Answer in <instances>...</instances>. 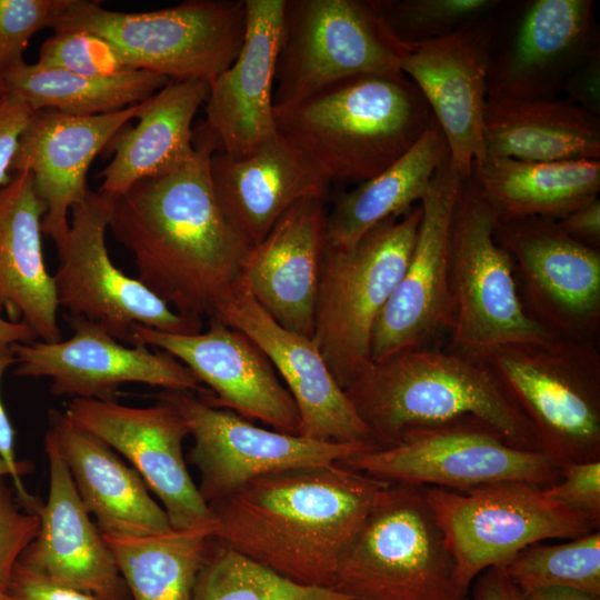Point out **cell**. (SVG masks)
Segmentation results:
<instances>
[{
	"mask_svg": "<svg viewBox=\"0 0 600 600\" xmlns=\"http://www.w3.org/2000/svg\"><path fill=\"white\" fill-rule=\"evenodd\" d=\"M67 320L72 329L67 340L11 344L17 376L51 379L54 396L98 400H116L118 388L131 382L172 391L207 390L171 354L141 343L126 344L82 318L67 316Z\"/></svg>",
	"mask_w": 600,
	"mask_h": 600,
	"instance_id": "obj_18",
	"label": "cell"
},
{
	"mask_svg": "<svg viewBox=\"0 0 600 600\" xmlns=\"http://www.w3.org/2000/svg\"><path fill=\"white\" fill-rule=\"evenodd\" d=\"M134 344L156 347L183 363L209 390L201 399L273 430L299 434L298 407L262 350L244 333L209 319L194 334H174L137 326Z\"/></svg>",
	"mask_w": 600,
	"mask_h": 600,
	"instance_id": "obj_19",
	"label": "cell"
},
{
	"mask_svg": "<svg viewBox=\"0 0 600 600\" xmlns=\"http://www.w3.org/2000/svg\"><path fill=\"white\" fill-rule=\"evenodd\" d=\"M192 600L353 599L332 588L291 580L212 537Z\"/></svg>",
	"mask_w": 600,
	"mask_h": 600,
	"instance_id": "obj_36",
	"label": "cell"
},
{
	"mask_svg": "<svg viewBox=\"0 0 600 600\" xmlns=\"http://www.w3.org/2000/svg\"><path fill=\"white\" fill-rule=\"evenodd\" d=\"M111 203V197L89 190L71 209L69 229L54 242L59 264L53 280L59 308L68 317L86 319L130 346L134 344L137 326L174 334L201 332L202 319L177 312L112 262L106 243Z\"/></svg>",
	"mask_w": 600,
	"mask_h": 600,
	"instance_id": "obj_12",
	"label": "cell"
},
{
	"mask_svg": "<svg viewBox=\"0 0 600 600\" xmlns=\"http://www.w3.org/2000/svg\"><path fill=\"white\" fill-rule=\"evenodd\" d=\"M469 600H524V594L507 574L503 566L482 571Z\"/></svg>",
	"mask_w": 600,
	"mask_h": 600,
	"instance_id": "obj_48",
	"label": "cell"
},
{
	"mask_svg": "<svg viewBox=\"0 0 600 600\" xmlns=\"http://www.w3.org/2000/svg\"><path fill=\"white\" fill-rule=\"evenodd\" d=\"M193 144L179 168L111 197L109 229L152 293L181 314L211 319L242 284L252 247L217 202L210 176L217 149L202 128Z\"/></svg>",
	"mask_w": 600,
	"mask_h": 600,
	"instance_id": "obj_1",
	"label": "cell"
},
{
	"mask_svg": "<svg viewBox=\"0 0 600 600\" xmlns=\"http://www.w3.org/2000/svg\"><path fill=\"white\" fill-rule=\"evenodd\" d=\"M212 534L174 530L146 537H104L132 600H192Z\"/></svg>",
	"mask_w": 600,
	"mask_h": 600,
	"instance_id": "obj_35",
	"label": "cell"
},
{
	"mask_svg": "<svg viewBox=\"0 0 600 600\" xmlns=\"http://www.w3.org/2000/svg\"><path fill=\"white\" fill-rule=\"evenodd\" d=\"M344 392L377 448L412 430L476 419L512 446L541 451L531 424L487 367L447 346L370 362Z\"/></svg>",
	"mask_w": 600,
	"mask_h": 600,
	"instance_id": "obj_3",
	"label": "cell"
},
{
	"mask_svg": "<svg viewBox=\"0 0 600 600\" xmlns=\"http://www.w3.org/2000/svg\"><path fill=\"white\" fill-rule=\"evenodd\" d=\"M332 589L353 600H469L420 487L388 484L340 557Z\"/></svg>",
	"mask_w": 600,
	"mask_h": 600,
	"instance_id": "obj_5",
	"label": "cell"
},
{
	"mask_svg": "<svg viewBox=\"0 0 600 600\" xmlns=\"http://www.w3.org/2000/svg\"><path fill=\"white\" fill-rule=\"evenodd\" d=\"M72 0H0V76L24 63L31 37L51 27Z\"/></svg>",
	"mask_w": 600,
	"mask_h": 600,
	"instance_id": "obj_40",
	"label": "cell"
},
{
	"mask_svg": "<svg viewBox=\"0 0 600 600\" xmlns=\"http://www.w3.org/2000/svg\"><path fill=\"white\" fill-rule=\"evenodd\" d=\"M562 91L567 98L599 117L600 113V50L593 49L589 57L569 77Z\"/></svg>",
	"mask_w": 600,
	"mask_h": 600,
	"instance_id": "obj_46",
	"label": "cell"
},
{
	"mask_svg": "<svg viewBox=\"0 0 600 600\" xmlns=\"http://www.w3.org/2000/svg\"><path fill=\"white\" fill-rule=\"evenodd\" d=\"M339 463L389 483L456 491L502 482L544 488L560 479V467L546 453L512 446L476 419L412 430L391 447Z\"/></svg>",
	"mask_w": 600,
	"mask_h": 600,
	"instance_id": "obj_13",
	"label": "cell"
},
{
	"mask_svg": "<svg viewBox=\"0 0 600 600\" xmlns=\"http://www.w3.org/2000/svg\"><path fill=\"white\" fill-rule=\"evenodd\" d=\"M66 416L126 457L161 501L174 530L212 534L213 518L183 457L188 426L179 411L159 399L150 407L116 400L71 398Z\"/></svg>",
	"mask_w": 600,
	"mask_h": 600,
	"instance_id": "obj_17",
	"label": "cell"
},
{
	"mask_svg": "<svg viewBox=\"0 0 600 600\" xmlns=\"http://www.w3.org/2000/svg\"><path fill=\"white\" fill-rule=\"evenodd\" d=\"M410 49L372 0H286L274 111L352 77L402 73L401 62Z\"/></svg>",
	"mask_w": 600,
	"mask_h": 600,
	"instance_id": "obj_9",
	"label": "cell"
},
{
	"mask_svg": "<svg viewBox=\"0 0 600 600\" xmlns=\"http://www.w3.org/2000/svg\"><path fill=\"white\" fill-rule=\"evenodd\" d=\"M498 22L491 13L443 37L411 44L401 72L419 89L463 179L486 157L483 108Z\"/></svg>",
	"mask_w": 600,
	"mask_h": 600,
	"instance_id": "obj_20",
	"label": "cell"
},
{
	"mask_svg": "<svg viewBox=\"0 0 600 600\" xmlns=\"http://www.w3.org/2000/svg\"><path fill=\"white\" fill-rule=\"evenodd\" d=\"M526 596L538 589L564 587L600 597V532L557 544H532L503 566Z\"/></svg>",
	"mask_w": 600,
	"mask_h": 600,
	"instance_id": "obj_37",
	"label": "cell"
},
{
	"mask_svg": "<svg viewBox=\"0 0 600 600\" xmlns=\"http://www.w3.org/2000/svg\"><path fill=\"white\" fill-rule=\"evenodd\" d=\"M277 131L331 182L361 183L401 158L436 122L403 73L339 81L274 111Z\"/></svg>",
	"mask_w": 600,
	"mask_h": 600,
	"instance_id": "obj_4",
	"label": "cell"
},
{
	"mask_svg": "<svg viewBox=\"0 0 600 600\" xmlns=\"http://www.w3.org/2000/svg\"><path fill=\"white\" fill-rule=\"evenodd\" d=\"M483 147L486 157L600 160V119L568 98H487Z\"/></svg>",
	"mask_w": 600,
	"mask_h": 600,
	"instance_id": "obj_31",
	"label": "cell"
},
{
	"mask_svg": "<svg viewBox=\"0 0 600 600\" xmlns=\"http://www.w3.org/2000/svg\"><path fill=\"white\" fill-rule=\"evenodd\" d=\"M462 180L449 157L420 201L422 214L409 262L372 330L371 362L444 347V338L448 343L454 318L450 229Z\"/></svg>",
	"mask_w": 600,
	"mask_h": 600,
	"instance_id": "obj_16",
	"label": "cell"
},
{
	"mask_svg": "<svg viewBox=\"0 0 600 600\" xmlns=\"http://www.w3.org/2000/svg\"><path fill=\"white\" fill-rule=\"evenodd\" d=\"M214 319L244 333L268 357L298 407L300 436L374 444L312 338L279 324L243 284L220 307Z\"/></svg>",
	"mask_w": 600,
	"mask_h": 600,
	"instance_id": "obj_22",
	"label": "cell"
},
{
	"mask_svg": "<svg viewBox=\"0 0 600 600\" xmlns=\"http://www.w3.org/2000/svg\"><path fill=\"white\" fill-rule=\"evenodd\" d=\"M469 179L499 221L540 217L560 220L598 198L600 160L526 161L486 157Z\"/></svg>",
	"mask_w": 600,
	"mask_h": 600,
	"instance_id": "obj_32",
	"label": "cell"
},
{
	"mask_svg": "<svg viewBox=\"0 0 600 600\" xmlns=\"http://www.w3.org/2000/svg\"><path fill=\"white\" fill-rule=\"evenodd\" d=\"M422 209L374 226L348 248L326 247L312 340L344 390L371 362V334L409 262Z\"/></svg>",
	"mask_w": 600,
	"mask_h": 600,
	"instance_id": "obj_8",
	"label": "cell"
},
{
	"mask_svg": "<svg viewBox=\"0 0 600 600\" xmlns=\"http://www.w3.org/2000/svg\"><path fill=\"white\" fill-rule=\"evenodd\" d=\"M498 216L473 182L463 179L450 229L453 326L448 348L474 353L508 343L553 337L526 313L509 254L497 242Z\"/></svg>",
	"mask_w": 600,
	"mask_h": 600,
	"instance_id": "obj_11",
	"label": "cell"
},
{
	"mask_svg": "<svg viewBox=\"0 0 600 600\" xmlns=\"http://www.w3.org/2000/svg\"><path fill=\"white\" fill-rule=\"evenodd\" d=\"M40 519L16 502L13 489L0 477V590L8 591L22 552L37 537Z\"/></svg>",
	"mask_w": 600,
	"mask_h": 600,
	"instance_id": "obj_41",
	"label": "cell"
},
{
	"mask_svg": "<svg viewBox=\"0 0 600 600\" xmlns=\"http://www.w3.org/2000/svg\"><path fill=\"white\" fill-rule=\"evenodd\" d=\"M47 431L102 536L146 537L172 530L164 509L150 496L138 471L128 467L104 441L56 409L49 411Z\"/></svg>",
	"mask_w": 600,
	"mask_h": 600,
	"instance_id": "obj_28",
	"label": "cell"
},
{
	"mask_svg": "<svg viewBox=\"0 0 600 600\" xmlns=\"http://www.w3.org/2000/svg\"><path fill=\"white\" fill-rule=\"evenodd\" d=\"M36 338L33 331L26 323L4 320L0 316V344L32 342Z\"/></svg>",
	"mask_w": 600,
	"mask_h": 600,
	"instance_id": "obj_50",
	"label": "cell"
},
{
	"mask_svg": "<svg viewBox=\"0 0 600 600\" xmlns=\"http://www.w3.org/2000/svg\"><path fill=\"white\" fill-rule=\"evenodd\" d=\"M591 0L527 2L508 38L493 43L487 98L557 97L599 46Z\"/></svg>",
	"mask_w": 600,
	"mask_h": 600,
	"instance_id": "obj_21",
	"label": "cell"
},
{
	"mask_svg": "<svg viewBox=\"0 0 600 600\" xmlns=\"http://www.w3.org/2000/svg\"><path fill=\"white\" fill-rule=\"evenodd\" d=\"M8 592L17 600H98L92 594L50 580L18 562L12 571Z\"/></svg>",
	"mask_w": 600,
	"mask_h": 600,
	"instance_id": "obj_45",
	"label": "cell"
},
{
	"mask_svg": "<svg viewBox=\"0 0 600 600\" xmlns=\"http://www.w3.org/2000/svg\"><path fill=\"white\" fill-rule=\"evenodd\" d=\"M388 484L339 462L263 474L208 504L212 536L291 580L332 588L341 554Z\"/></svg>",
	"mask_w": 600,
	"mask_h": 600,
	"instance_id": "obj_2",
	"label": "cell"
},
{
	"mask_svg": "<svg viewBox=\"0 0 600 600\" xmlns=\"http://www.w3.org/2000/svg\"><path fill=\"white\" fill-rule=\"evenodd\" d=\"M422 489L456 560L459 586L467 593L482 571L506 566L532 544L573 539L599 528L532 483L502 482L466 491Z\"/></svg>",
	"mask_w": 600,
	"mask_h": 600,
	"instance_id": "obj_10",
	"label": "cell"
},
{
	"mask_svg": "<svg viewBox=\"0 0 600 600\" xmlns=\"http://www.w3.org/2000/svg\"><path fill=\"white\" fill-rule=\"evenodd\" d=\"M246 32L234 61L211 82L202 129L217 152L243 159L277 131L273 88L286 0H244Z\"/></svg>",
	"mask_w": 600,
	"mask_h": 600,
	"instance_id": "obj_23",
	"label": "cell"
},
{
	"mask_svg": "<svg viewBox=\"0 0 600 600\" xmlns=\"http://www.w3.org/2000/svg\"><path fill=\"white\" fill-rule=\"evenodd\" d=\"M543 492L556 503L599 526L600 459L563 463L560 466V479L544 487Z\"/></svg>",
	"mask_w": 600,
	"mask_h": 600,
	"instance_id": "obj_42",
	"label": "cell"
},
{
	"mask_svg": "<svg viewBox=\"0 0 600 600\" xmlns=\"http://www.w3.org/2000/svg\"><path fill=\"white\" fill-rule=\"evenodd\" d=\"M469 354L494 376L531 424L540 450L559 467L600 459L598 342L553 338Z\"/></svg>",
	"mask_w": 600,
	"mask_h": 600,
	"instance_id": "obj_6",
	"label": "cell"
},
{
	"mask_svg": "<svg viewBox=\"0 0 600 600\" xmlns=\"http://www.w3.org/2000/svg\"><path fill=\"white\" fill-rule=\"evenodd\" d=\"M33 109L20 97L12 93L0 96V188L11 179V163L20 136Z\"/></svg>",
	"mask_w": 600,
	"mask_h": 600,
	"instance_id": "obj_44",
	"label": "cell"
},
{
	"mask_svg": "<svg viewBox=\"0 0 600 600\" xmlns=\"http://www.w3.org/2000/svg\"><path fill=\"white\" fill-rule=\"evenodd\" d=\"M449 157L447 140L434 122L387 169L334 196L326 216L327 246L348 248L383 220L407 213L420 203Z\"/></svg>",
	"mask_w": 600,
	"mask_h": 600,
	"instance_id": "obj_33",
	"label": "cell"
},
{
	"mask_svg": "<svg viewBox=\"0 0 600 600\" xmlns=\"http://www.w3.org/2000/svg\"><path fill=\"white\" fill-rule=\"evenodd\" d=\"M210 176L226 220L251 247L296 202L308 197L326 198L330 186L324 174L279 132L243 159L214 152Z\"/></svg>",
	"mask_w": 600,
	"mask_h": 600,
	"instance_id": "obj_27",
	"label": "cell"
},
{
	"mask_svg": "<svg viewBox=\"0 0 600 600\" xmlns=\"http://www.w3.org/2000/svg\"><path fill=\"white\" fill-rule=\"evenodd\" d=\"M524 600H600V597L571 588L549 587L529 592Z\"/></svg>",
	"mask_w": 600,
	"mask_h": 600,
	"instance_id": "obj_49",
	"label": "cell"
},
{
	"mask_svg": "<svg viewBox=\"0 0 600 600\" xmlns=\"http://www.w3.org/2000/svg\"><path fill=\"white\" fill-rule=\"evenodd\" d=\"M561 229L573 240L600 250V200L599 198L571 211L558 220Z\"/></svg>",
	"mask_w": 600,
	"mask_h": 600,
	"instance_id": "obj_47",
	"label": "cell"
},
{
	"mask_svg": "<svg viewBox=\"0 0 600 600\" xmlns=\"http://www.w3.org/2000/svg\"><path fill=\"white\" fill-rule=\"evenodd\" d=\"M394 36L414 44L443 37L493 12L498 0H372Z\"/></svg>",
	"mask_w": 600,
	"mask_h": 600,
	"instance_id": "obj_38",
	"label": "cell"
},
{
	"mask_svg": "<svg viewBox=\"0 0 600 600\" xmlns=\"http://www.w3.org/2000/svg\"><path fill=\"white\" fill-rule=\"evenodd\" d=\"M0 600H17V599L13 596H11L8 591L0 590Z\"/></svg>",
	"mask_w": 600,
	"mask_h": 600,
	"instance_id": "obj_52",
	"label": "cell"
},
{
	"mask_svg": "<svg viewBox=\"0 0 600 600\" xmlns=\"http://www.w3.org/2000/svg\"><path fill=\"white\" fill-rule=\"evenodd\" d=\"M51 28L94 33L136 70L209 83L241 49L246 1L188 0L156 11L120 12L100 1L72 0Z\"/></svg>",
	"mask_w": 600,
	"mask_h": 600,
	"instance_id": "obj_7",
	"label": "cell"
},
{
	"mask_svg": "<svg viewBox=\"0 0 600 600\" xmlns=\"http://www.w3.org/2000/svg\"><path fill=\"white\" fill-rule=\"evenodd\" d=\"M48 500L37 510V537L18 563L98 600H132L114 557L86 510L51 434L44 436Z\"/></svg>",
	"mask_w": 600,
	"mask_h": 600,
	"instance_id": "obj_25",
	"label": "cell"
},
{
	"mask_svg": "<svg viewBox=\"0 0 600 600\" xmlns=\"http://www.w3.org/2000/svg\"><path fill=\"white\" fill-rule=\"evenodd\" d=\"M9 476V469L2 458L0 457V477Z\"/></svg>",
	"mask_w": 600,
	"mask_h": 600,
	"instance_id": "obj_51",
	"label": "cell"
},
{
	"mask_svg": "<svg viewBox=\"0 0 600 600\" xmlns=\"http://www.w3.org/2000/svg\"><path fill=\"white\" fill-rule=\"evenodd\" d=\"M209 83L172 81L141 102L138 123L111 140L114 157L100 172L99 192L116 197L138 181L166 174L194 153L192 122Z\"/></svg>",
	"mask_w": 600,
	"mask_h": 600,
	"instance_id": "obj_30",
	"label": "cell"
},
{
	"mask_svg": "<svg viewBox=\"0 0 600 600\" xmlns=\"http://www.w3.org/2000/svg\"><path fill=\"white\" fill-rule=\"evenodd\" d=\"M141 102L97 116H71L53 109L33 111L23 129L10 171H29L46 206L42 233L59 241L69 229V212L89 192L87 173L97 154L126 123L137 118Z\"/></svg>",
	"mask_w": 600,
	"mask_h": 600,
	"instance_id": "obj_24",
	"label": "cell"
},
{
	"mask_svg": "<svg viewBox=\"0 0 600 600\" xmlns=\"http://www.w3.org/2000/svg\"><path fill=\"white\" fill-rule=\"evenodd\" d=\"M46 206L29 171L0 188V313L26 323L42 342L62 340L53 276L44 263L42 218Z\"/></svg>",
	"mask_w": 600,
	"mask_h": 600,
	"instance_id": "obj_29",
	"label": "cell"
},
{
	"mask_svg": "<svg viewBox=\"0 0 600 600\" xmlns=\"http://www.w3.org/2000/svg\"><path fill=\"white\" fill-rule=\"evenodd\" d=\"M37 63L92 78H112L136 70L107 40L87 31L56 32L42 43Z\"/></svg>",
	"mask_w": 600,
	"mask_h": 600,
	"instance_id": "obj_39",
	"label": "cell"
},
{
	"mask_svg": "<svg viewBox=\"0 0 600 600\" xmlns=\"http://www.w3.org/2000/svg\"><path fill=\"white\" fill-rule=\"evenodd\" d=\"M494 238L511 259L528 317L553 337L598 342L600 250L571 239L558 221L540 217L499 221Z\"/></svg>",
	"mask_w": 600,
	"mask_h": 600,
	"instance_id": "obj_14",
	"label": "cell"
},
{
	"mask_svg": "<svg viewBox=\"0 0 600 600\" xmlns=\"http://www.w3.org/2000/svg\"><path fill=\"white\" fill-rule=\"evenodd\" d=\"M1 94H3V91H2L1 81H0V96Z\"/></svg>",
	"mask_w": 600,
	"mask_h": 600,
	"instance_id": "obj_53",
	"label": "cell"
},
{
	"mask_svg": "<svg viewBox=\"0 0 600 600\" xmlns=\"http://www.w3.org/2000/svg\"><path fill=\"white\" fill-rule=\"evenodd\" d=\"M157 397L173 406L188 426L193 438L189 460L200 474L198 489L208 504L260 476L336 463L377 448L372 443L321 441L268 430L190 391L164 390Z\"/></svg>",
	"mask_w": 600,
	"mask_h": 600,
	"instance_id": "obj_15",
	"label": "cell"
},
{
	"mask_svg": "<svg viewBox=\"0 0 600 600\" xmlns=\"http://www.w3.org/2000/svg\"><path fill=\"white\" fill-rule=\"evenodd\" d=\"M324 200L308 197L290 207L242 268L256 301L283 328L310 338L327 247Z\"/></svg>",
	"mask_w": 600,
	"mask_h": 600,
	"instance_id": "obj_26",
	"label": "cell"
},
{
	"mask_svg": "<svg viewBox=\"0 0 600 600\" xmlns=\"http://www.w3.org/2000/svg\"><path fill=\"white\" fill-rule=\"evenodd\" d=\"M16 363V357L11 344H0V386L6 370ZM0 457L9 469V477L13 482L20 506L28 512L37 513L41 503L26 489L22 476L30 471L26 463H20L14 453V430L8 418L0 396Z\"/></svg>",
	"mask_w": 600,
	"mask_h": 600,
	"instance_id": "obj_43",
	"label": "cell"
},
{
	"mask_svg": "<svg viewBox=\"0 0 600 600\" xmlns=\"http://www.w3.org/2000/svg\"><path fill=\"white\" fill-rule=\"evenodd\" d=\"M0 81L3 93L20 97L33 111L53 109L84 117L138 104L170 80L146 70H133L112 78H92L37 62H24L1 74Z\"/></svg>",
	"mask_w": 600,
	"mask_h": 600,
	"instance_id": "obj_34",
	"label": "cell"
}]
</instances>
